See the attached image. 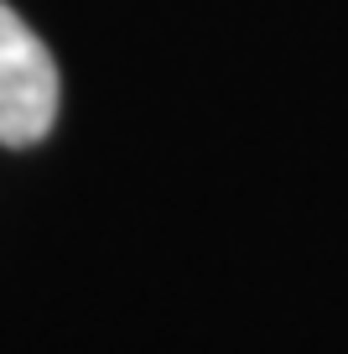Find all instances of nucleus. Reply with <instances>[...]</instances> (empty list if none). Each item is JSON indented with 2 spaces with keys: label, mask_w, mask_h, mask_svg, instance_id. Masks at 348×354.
<instances>
[{
  "label": "nucleus",
  "mask_w": 348,
  "mask_h": 354,
  "mask_svg": "<svg viewBox=\"0 0 348 354\" xmlns=\"http://www.w3.org/2000/svg\"><path fill=\"white\" fill-rule=\"evenodd\" d=\"M63 78L47 42L0 0V146H37L57 125Z\"/></svg>",
  "instance_id": "obj_1"
}]
</instances>
